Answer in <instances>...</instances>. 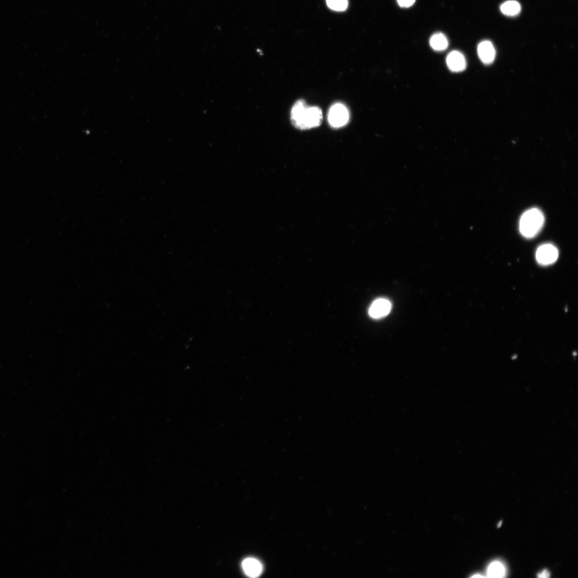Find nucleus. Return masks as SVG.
<instances>
[{
  "label": "nucleus",
  "mask_w": 578,
  "mask_h": 578,
  "mask_svg": "<svg viewBox=\"0 0 578 578\" xmlns=\"http://www.w3.org/2000/svg\"><path fill=\"white\" fill-rule=\"evenodd\" d=\"M322 112L317 106H309L304 100H299L292 107L291 112L292 124L301 130H307L321 126Z\"/></svg>",
  "instance_id": "nucleus-1"
},
{
  "label": "nucleus",
  "mask_w": 578,
  "mask_h": 578,
  "mask_svg": "<svg viewBox=\"0 0 578 578\" xmlns=\"http://www.w3.org/2000/svg\"><path fill=\"white\" fill-rule=\"evenodd\" d=\"M544 222L545 217L540 209L536 208L530 209L521 217L520 232L527 239H532L540 233Z\"/></svg>",
  "instance_id": "nucleus-2"
},
{
  "label": "nucleus",
  "mask_w": 578,
  "mask_h": 578,
  "mask_svg": "<svg viewBox=\"0 0 578 578\" xmlns=\"http://www.w3.org/2000/svg\"><path fill=\"white\" fill-rule=\"evenodd\" d=\"M328 120L332 128H339L344 126L349 120L348 109L340 103L332 106L328 113Z\"/></svg>",
  "instance_id": "nucleus-3"
},
{
  "label": "nucleus",
  "mask_w": 578,
  "mask_h": 578,
  "mask_svg": "<svg viewBox=\"0 0 578 578\" xmlns=\"http://www.w3.org/2000/svg\"><path fill=\"white\" fill-rule=\"evenodd\" d=\"M558 257V250L552 244L542 245L536 251V260L541 264H552L557 260Z\"/></svg>",
  "instance_id": "nucleus-4"
},
{
  "label": "nucleus",
  "mask_w": 578,
  "mask_h": 578,
  "mask_svg": "<svg viewBox=\"0 0 578 578\" xmlns=\"http://www.w3.org/2000/svg\"><path fill=\"white\" fill-rule=\"evenodd\" d=\"M391 309L390 302L385 299H379L374 302L369 310L370 316L376 319L383 318L389 314Z\"/></svg>",
  "instance_id": "nucleus-5"
},
{
  "label": "nucleus",
  "mask_w": 578,
  "mask_h": 578,
  "mask_svg": "<svg viewBox=\"0 0 578 578\" xmlns=\"http://www.w3.org/2000/svg\"><path fill=\"white\" fill-rule=\"evenodd\" d=\"M478 53L482 62L491 64L494 61L496 52L493 44L488 40L483 41L478 47Z\"/></svg>",
  "instance_id": "nucleus-6"
},
{
  "label": "nucleus",
  "mask_w": 578,
  "mask_h": 578,
  "mask_svg": "<svg viewBox=\"0 0 578 578\" xmlns=\"http://www.w3.org/2000/svg\"><path fill=\"white\" fill-rule=\"evenodd\" d=\"M447 64L450 69L453 72L463 71L466 66V60L461 53L452 51L447 57Z\"/></svg>",
  "instance_id": "nucleus-7"
},
{
  "label": "nucleus",
  "mask_w": 578,
  "mask_h": 578,
  "mask_svg": "<svg viewBox=\"0 0 578 578\" xmlns=\"http://www.w3.org/2000/svg\"><path fill=\"white\" fill-rule=\"evenodd\" d=\"M242 567L245 574L251 578L259 577L262 572L261 563L253 558H248L242 563Z\"/></svg>",
  "instance_id": "nucleus-8"
},
{
  "label": "nucleus",
  "mask_w": 578,
  "mask_h": 578,
  "mask_svg": "<svg viewBox=\"0 0 578 578\" xmlns=\"http://www.w3.org/2000/svg\"><path fill=\"white\" fill-rule=\"evenodd\" d=\"M430 44L432 48L437 51H445L449 45L447 37L442 33L434 34L430 39Z\"/></svg>",
  "instance_id": "nucleus-9"
},
{
  "label": "nucleus",
  "mask_w": 578,
  "mask_h": 578,
  "mask_svg": "<svg viewBox=\"0 0 578 578\" xmlns=\"http://www.w3.org/2000/svg\"><path fill=\"white\" fill-rule=\"evenodd\" d=\"M500 9L503 14L513 17L519 14L521 11V6L518 2L511 0L503 3Z\"/></svg>",
  "instance_id": "nucleus-10"
},
{
  "label": "nucleus",
  "mask_w": 578,
  "mask_h": 578,
  "mask_svg": "<svg viewBox=\"0 0 578 578\" xmlns=\"http://www.w3.org/2000/svg\"><path fill=\"white\" fill-rule=\"evenodd\" d=\"M506 569L503 564L499 561H495L489 564L487 569V575L490 578H502L506 576Z\"/></svg>",
  "instance_id": "nucleus-11"
},
{
  "label": "nucleus",
  "mask_w": 578,
  "mask_h": 578,
  "mask_svg": "<svg viewBox=\"0 0 578 578\" xmlns=\"http://www.w3.org/2000/svg\"><path fill=\"white\" fill-rule=\"evenodd\" d=\"M328 7L335 11H343L348 8V0H326Z\"/></svg>",
  "instance_id": "nucleus-12"
},
{
  "label": "nucleus",
  "mask_w": 578,
  "mask_h": 578,
  "mask_svg": "<svg viewBox=\"0 0 578 578\" xmlns=\"http://www.w3.org/2000/svg\"><path fill=\"white\" fill-rule=\"evenodd\" d=\"M398 5L402 8H409L416 2V0H397Z\"/></svg>",
  "instance_id": "nucleus-13"
},
{
  "label": "nucleus",
  "mask_w": 578,
  "mask_h": 578,
  "mask_svg": "<svg viewBox=\"0 0 578 578\" xmlns=\"http://www.w3.org/2000/svg\"><path fill=\"white\" fill-rule=\"evenodd\" d=\"M539 578H547L550 577V573L547 570H545L542 571L538 575Z\"/></svg>",
  "instance_id": "nucleus-14"
},
{
  "label": "nucleus",
  "mask_w": 578,
  "mask_h": 578,
  "mask_svg": "<svg viewBox=\"0 0 578 578\" xmlns=\"http://www.w3.org/2000/svg\"><path fill=\"white\" fill-rule=\"evenodd\" d=\"M472 577H473V578H477V577H480H480H483V576H481V575H475V576H472Z\"/></svg>",
  "instance_id": "nucleus-15"
},
{
  "label": "nucleus",
  "mask_w": 578,
  "mask_h": 578,
  "mask_svg": "<svg viewBox=\"0 0 578 578\" xmlns=\"http://www.w3.org/2000/svg\"><path fill=\"white\" fill-rule=\"evenodd\" d=\"M501 525H502V521L500 522V525H499L498 527H500L501 526Z\"/></svg>",
  "instance_id": "nucleus-16"
}]
</instances>
